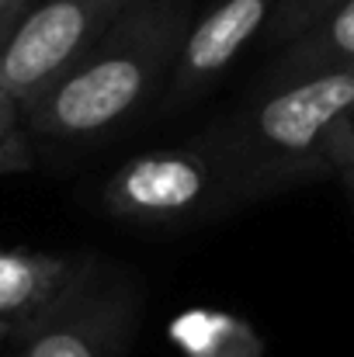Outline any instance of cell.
<instances>
[{
    "label": "cell",
    "instance_id": "1",
    "mask_svg": "<svg viewBox=\"0 0 354 357\" xmlns=\"http://www.w3.org/2000/svg\"><path fill=\"white\" fill-rule=\"evenodd\" d=\"M191 28L188 0H139L31 105L24 119L45 139H91L128 119L174 70Z\"/></svg>",
    "mask_w": 354,
    "mask_h": 357
},
{
    "label": "cell",
    "instance_id": "2",
    "mask_svg": "<svg viewBox=\"0 0 354 357\" xmlns=\"http://www.w3.org/2000/svg\"><path fill=\"white\" fill-rule=\"evenodd\" d=\"M351 112L354 66L271 84V91L230 125L219 149H212L223 184L239 195H257L334 174V132Z\"/></svg>",
    "mask_w": 354,
    "mask_h": 357
},
{
    "label": "cell",
    "instance_id": "3",
    "mask_svg": "<svg viewBox=\"0 0 354 357\" xmlns=\"http://www.w3.org/2000/svg\"><path fill=\"white\" fill-rule=\"evenodd\" d=\"M139 0H35L0 52V87L31 105Z\"/></svg>",
    "mask_w": 354,
    "mask_h": 357
},
{
    "label": "cell",
    "instance_id": "4",
    "mask_svg": "<svg viewBox=\"0 0 354 357\" xmlns=\"http://www.w3.org/2000/svg\"><path fill=\"white\" fill-rule=\"evenodd\" d=\"M139 319L128 284H94V271L42 319L24 326L17 357H125Z\"/></svg>",
    "mask_w": 354,
    "mask_h": 357
},
{
    "label": "cell",
    "instance_id": "5",
    "mask_svg": "<svg viewBox=\"0 0 354 357\" xmlns=\"http://www.w3.org/2000/svg\"><path fill=\"white\" fill-rule=\"evenodd\" d=\"M223 184L216 153L202 146H174L132 156L105 184L108 212L128 222H170L191 215Z\"/></svg>",
    "mask_w": 354,
    "mask_h": 357
},
{
    "label": "cell",
    "instance_id": "6",
    "mask_svg": "<svg viewBox=\"0 0 354 357\" xmlns=\"http://www.w3.org/2000/svg\"><path fill=\"white\" fill-rule=\"evenodd\" d=\"M274 0H219L198 24L188 28L181 52L170 70L167 105L181 108L198 98L209 84H216L236 56L253 42V35L267 24Z\"/></svg>",
    "mask_w": 354,
    "mask_h": 357
},
{
    "label": "cell",
    "instance_id": "7",
    "mask_svg": "<svg viewBox=\"0 0 354 357\" xmlns=\"http://www.w3.org/2000/svg\"><path fill=\"white\" fill-rule=\"evenodd\" d=\"M91 264L35 253V250H0V323L21 333L49 309H56L84 278Z\"/></svg>",
    "mask_w": 354,
    "mask_h": 357
},
{
    "label": "cell",
    "instance_id": "8",
    "mask_svg": "<svg viewBox=\"0 0 354 357\" xmlns=\"http://www.w3.org/2000/svg\"><path fill=\"white\" fill-rule=\"evenodd\" d=\"M348 66H354V0L334 7L316 28H309L288 45V52L271 73V84H288Z\"/></svg>",
    "mask_w": 354,
    "mask_h": 357
},
{
    "label": "cell",
    "instance_id": "9",
    "mask_svg": "<svg viewBox=\"0 0 354 357\" xmlns=\"http://www.w3.org/2000/svg\"><path fill=\"white\" fill-rule=\"evenodd\" d=\"M344 0H274L271 17L264 24L267 45H288V42L302 38L309 28H316Z\"/></svg>",
    "mask_w": 354,
    "mask_h": 357
},
{
    "label": "cell",
    "instance_id": "10",
    "mask_svg": "<svg viewBox=\"0 0 354 357\" xmlns=\"http://www.w3.org/2000/svg\"><path fill=\"white\" fill-rule=\"evenodd\" d=\"M31 163H35V156H31V146L21 132H10L0 139V177L31 170Z\"/></svg>",
    "mask_w": 354,
    "mask_h": 357
},
{
    "label": "cell",
    "instance_id": "11",
    "mask_svg": "<svg viewBox=\"0 0 354 357\" xmlns=\"http://www.w3.org/2000/svg\"><path fill=\"white\" fill-rule=\"evenodd\" d=\"M330 160H334V174L351 170V167H354V112L341 121V125H337V132H334Z\"/></svg>",
    "mask_w": 354,
    "mask_h": 357
},
{
    "label": "cell",
    "instance_id": "12",
    "mask_svg": "<svg viewBox=\"0 0 354 357\" xmlns=\"http://www.w3.org/2000/svg\"><path fill=\"white\" fill-rule=\"evenodd\" d=\"M21 105L0 87V139L3 135H10V132H17V121H21Z\"/></svg>",
    "mask_w": 354,
    "mask_h": 357
},
{
    "label": "cell",
    "instance_id": "13",
    "mask_svg": "<svg viewBox=\"0 0 354 357\" xmlns=\"http://www.w3.org/2000/svg\"><path fill=\"white\" fill-rule=\"evenodd\" d=\"M24 14H28V10H0V52L7 49V42H10V35H14V28L21 24Z\"/></svg>",
    "mask_w": 354,
    "mask_h": 357
},
{
    "label": "cell",
    "instance_id": "14",
    "mask_svg": "<svg viewBox=\"0 0 354 357\" xmlns=\"http://www.w3.org/2000/svg\"><path fill=\"white\" fill-rule=\"evenodd\" d=\"M35 0H0V10H28Z\"/></svg>",
    "mask_w": 354,
    "mask_h": 357
},
{
    "label": "cell",
    "instance_id": "15",
    "mask_svg": "<svg viewBox=\"0 0 354 357\" xmlns=\"http://www.w3.org/2000/svg\"><path fill=\"white\" fill-rule=\"evenodd\" d=\"M341 177H344V184H348V191L354 195V167L351 170H341Z\"/></svg>",
    "mask_w": 354,
    "mask_h": 357
},
{
    "label": "cell",
    "instance_id": "16",
    "mask_svg": "<svg viewBox=\"0 0 354 357\" xmlns=\"http://www.w3.org/2000/svg\"><path fill=\"white\" fill-rule=\"evenodd\" d=\"M7 337H14V330H10V326H3V323H0V344H3V340H7Z\"/></svg>",
    "mask_w": 354,
    "mask_h": 357
}]
</instances>
